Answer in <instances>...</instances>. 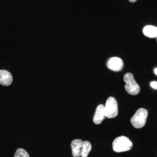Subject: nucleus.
<instances>
[{
  "instance_id": "f257e3e1",
  "label": "nucleus",
  "mask_w": 157,
  "mask_h": 157,
  "mask_svg": "<svg viewBox=\"0 0 157 157\" xmlns=\"http://www.w3.org/2000/svg\"><path fill=\"white\" fill-rule=\"evenodd\" d=\"M133 143L127 137L120 136L116 138L112 143L113 151L116 152L128 151L132 149Z\"/></svg>"
},
{
  "instance_id": "f03ea898",
  "label": "nucleus",
  "mask_w": 157,
  "mask_h": 157,
  "mask_svg": "<svg viewBox=\"0 0 157 157\" xmlns=\"http://www.w3.org/2000/svg\"><path fill=\"white\" fill-rule=\"evenodd\" d=\"M147 117L148 111L143 108H141L130 119V122L135 128L140 129L144 126Z\"/></svg>"
},
{
  "instance_id": "7ed1b4c3",
  "label": "nucleus",
  "mask_w": 157,
  "mask_h": 157,
  "mask_svg": "<svg viewBox=\"0 0 157 157\" xmlns=\"http://www.w3.org/2000/svg\"><path fill=\"white\" fill-rule=\"evenodd\" d=\"M125 82V90L130 95H135L140 93V87L136 82L133 75L130 73H126L124 76Z\"/></svg>"
},
{
  "instance_id": "20e7f679",
  "label": "nucleus",
  "mask_w": 157,
  "mask_h": 157,
  "mask_svg": "<svg viewBox=\"0 0 157 157\" xmlns=\"http://www.w3.org/2000/svg\"><path fill=\"white\" fill-rule=\"evenodd\" d=\"M104 108L107 118L111 119L117 117L118 114V102L114 97H110L107 99Z\"/></svg>"
},
{
  "instance_id": "39448f33",
  "label": "nucleus",
  "mask_w": 157,
  "mask_h": 157,
  "mask_svg": "<svg viewBox=\"0 0 157 157\" xmlns=\"http://www.w3.org/2000/svg\"><path fill=\"white\" fill-rule=\"evenodd\" d=\"M107 67L113 71H121L124 67V62L120 58L112 57L108 61Z\"/></svg>"
},
{
  "instance_id": "423d86ee",
  "label": "nucleus",
  "mask_w": 157,
  "mask_h": 157,
  "mask_svg": "<svg viewBox=\"0 0 157 157\" xmlns=\"http://www.w3.org/2000/svg\"><path fill=\"white\" fill-rule=\"evenodd\" d=\"M105 118L106 116L104 105L100 104L97 107L95 110V114L93 117V122L96 124H100Z\"/></svg>"
},
{
  "instance_id": "0eeeda50",
  "label": "nucleus",
  "mask_w": 157,
  "mask_h": 157,
  "mask_svg": "<svg viewBox=\"0 0 157 157\" xmlns=\"http://www.w3.org/2000/svg\"><path fill=\"white\" fill-rule=\"evenodd\" d=\"M13 82V77L11 73L6 70H0V84L8 86Z\"/></svg>"
},
{
  "instance_id": "6e6552de",
  "label": "nucleus",
  "mask_w": 157,
  "mask_h": 157,
  "mask_svg": "<svg viewBox=\"0 0 157 157\" xmlns=\"http://www.w3.org/2000/svg\"><path fill=\"white\" fill-rule=\"evenodd\" d=\"M83 141L80 139H75L71 143V148L73 157H80L83 145Z\"/></svg>"
},
{
  "instance_id": "1a4fd4ad",
  "label": "nucleus",
  "mask_w": 157,
  "mask_h": 157,
  "mask_svg": "<svg viewBox=\"0 0 157 157\" xmlns=\"http://www.w3.org/2000/svg\"><path fill=\"white\" fill-rule=\"evenodd\" d=\"M143 34L149 38H157V27L147 25L146 26L143 30Z\"/></svg>"
},
{
  "instance_id": "9d476101",
  "label": "nucleus",
  "mask_w": 157,
  "mask_h": 157,
  "mask_svg": "<svg viewBox=\"0 0 157 157\" xmlns=\"http://www.w3.org/2000/svg\"><path fill=\"white\" fill-rule=\"evenodd\" d=\"M92 146L89 141H84L81 151V157H87L91 150Z\"/></svg>"
},
{
  "instance_id": "9b49d317",
  "label": "nucleus",
  "mask_w": 157,
  "mask_h": 157,
  "mask_svg": "<svg viewBox=\"0 0 157 157\" xmlns=\"http://www.w3.org/2000/svg\"><path fill=\"white\" fill-rule=\"evenodd\" d=\"M14 157H30L28 152L23 148H19L15 152Z\"/></svg>"
},
{
  "instance_id": "f8f14e48",
  "label": "nucleus",
  "mask_w": 157,
  "mask_h": 157,
  "mask_svg": "<svg viewBox=\"0 0 157 157\" xmlns=\"http://www.w3.org/2000/svg\"><path fill=\"white\" fill-rule=\"evenodd\" d=\"M151 86L153 89H157V82H152L151 83Z\"/></svg>"
},
{
  "instance_id": "ddd939ff",
  "label": "nucleus",
  "mask_w": 157,
  "mask_h": 157,
  "mask_svg": "<svg viewBox=\"0 0 157 157\" xmlns=\"http://www.w3.org/2000/svg\"><path fill=\"white\" fill-rule=\"evenodd\" d=\"M154 73H155V74L156 75H157V68H155V69H154Z\"/></svg>"
},
{
  "instance_id": "4468645a",
  "label": "nucleus",
  "mask_w": 157,
  "mask_h": 157,
  "mask_svg": "<svg viewBox=\"0 0 157 157\" xmlns=\"http://www.w3.org/2000/svg\"><path fill=\"white\" fill-rule=\"evenodd\" d=\"M129 1L131 2H135L136 1H137V0H129Z\"/></svg>"
},
{
  "instance_id": "2eb2a0df",
  "label": "nucleus",
  "mask_w": 157,
  "mask_h": 157,
  "mask_svg": "<svg viewBox=\"0 0 157 157\" xmlns=\"http://www.w3.org/2000/svg\"></svg>"
}]
</instances>
